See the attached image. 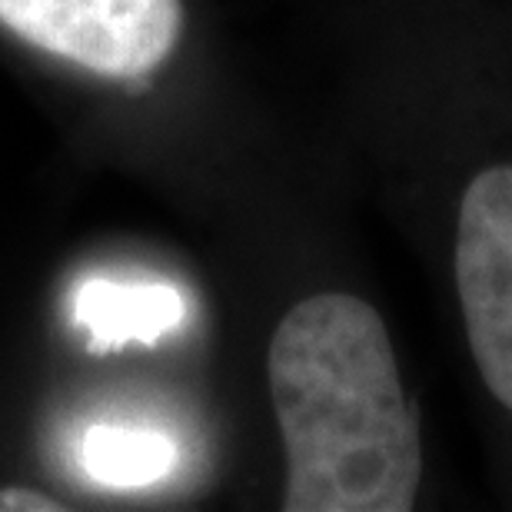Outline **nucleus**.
I'll use <instances>...</instances> for the list:
<instances>
[{
    "label": "nucleus",
    "mask_w": 512,
    "mask_h": 512,
    "mask_svg": "<svg viewBox=\"0 0 512 512\" xmlns=\"http://www.w3.org/2000/svg\"><path fill=\"white\" fill-rule=\"evenodd\" d=\"M266 373L286 449L283 509H413L423 433L370 303L350 293L296 303L276 326Z\"/></svg>",
    "instance_id": "f257e3e1"
},
{
    "label": "nucleus",
    "mask_w": 512,
    "mask_h": 512,
    "mask_svg": "<svg viewBox=\"0 0 512 512\" xmlns=\"http://www.w3.org/2000/svg\"><path fill=\"white\" fill-rule=\"evenodd\" d=\"M456 290L476 370L512 413V163L476 173L459 200Z\"/></svg>",
    "instance_id": "f03ea898"
},
{
    "label": "nucleus",
    "mask_w": 512,
    "mask_h": 512,
    "mask_svg": "<svg viewBox=\"0 0 512 512\" xmlns=\"http://www.w3.org/2000/svg\"><path fill=\"white\" fill-rule=\"evenodd\" d=\"M0 24L104 77L160 67L180 37V0H0Z\"/></svg>",
    "instance_id": "7ed1b4c3"
},
{
    "label": "nucleus",
    "mask_w": 512,
    "mask_h": 512,
    "mask_svg": "<svg viewBox=\"0 0 512 512\" xmlns=\"http://www.w3.org/2000/svg\"><path fill=\"white\" fill-rule=\"evenodd\" d=\"M70 310L94 353L120 350L127 343L153 346L163 336L177 333L190 316L180 286L163 280H107V276L80 283Z\"/></svg>",
    "instance_id": "20e7f679"
},
{
    "label": "nucleus",
    "mask_w": 512,
    "mask_h": 512,
    "mask_svg": "<svg viewBox=\"0 0 512 512\" xmlns=\"http://www.w3.org/2000/svg\"><path fill=\"white\" fill-rule=\"evenodd\" d=\"M180 463L177 443L150 426L97 423L80 436V466L107 489H147L163 483Z\"/></svg>",
    "instance_id": "39448f33"
},
{
    "label": "nucleus",
    "mask_w": 512,
    "mask_h": 512,
    "mask_svg": "<svg viewBox=\"0 0 512 512\" xmlns=\"http://www.w3.org/2000/svg\"><path fill=\"white\" fill-rule=\"evenodd\" d=\"M64 509L60 503H54L44 493H34V489H0V512H57Z\"/></svg>",
    "instance_id": "423d86ee"
}]
</instances>
